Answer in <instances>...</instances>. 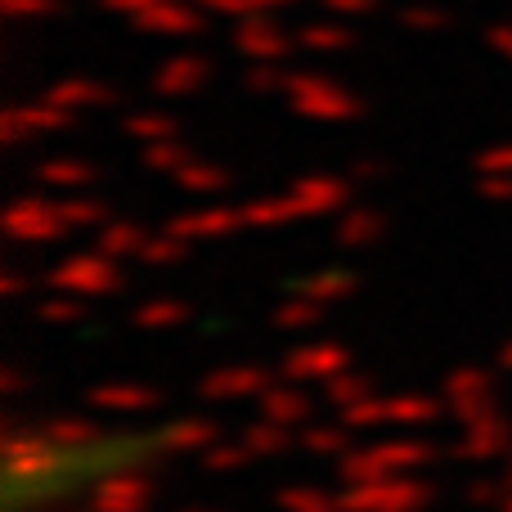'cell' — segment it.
Masks as SVG:
<instances>
[{
    "label": "cell",
    "mask_w": 512,
    "mask_h": 512,
    "mask_svg": "<svg viewBox=\"0 0 512 512\" xmlns=\"http://www.w3.org/2000/svg\"><path fill=\"white\" fill-rule=\"evenodd\" d=\"M176 427H27L0 445V512H86L176 459Z\"/></svg>",
    "instance_id": "6da1fadb"
}]
</instances>
